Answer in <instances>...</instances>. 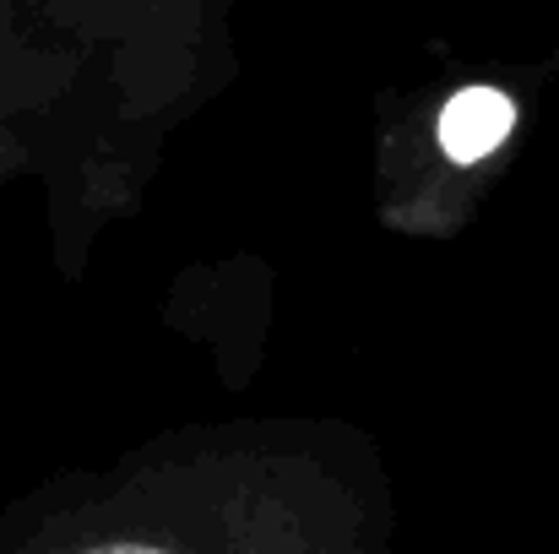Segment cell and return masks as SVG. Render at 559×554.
Here are the masks:
<instances>
[{"mask_svg":"<svg viewBox=\"0 0 559 554\" xmlns=\"http://www.w3.org/2000/svg\"><path fill=\"white\" fill-rule=\"evenodd\" d=\"M511 126H516V109L500 87H467L440 115V148L456 164H478L511 137Z\"/></svg>","mask_w":559,"mask_h":554,"instance_id":"6da1fadb","label":"cell"},{"mask_svg":"<svg viewBox=\"0 0 559 554\" xmlns=\"http://www.w3.org/2000/svg\"><path fill=\"white\" fill-rule=\"evenodd\" d=\"M87 554H169V550H158V544H98Z\"/></svg>","mask_w":559,"mask_h":554,"instance_id":"7a4b0ae2","label":"cell"}]
</instances>
